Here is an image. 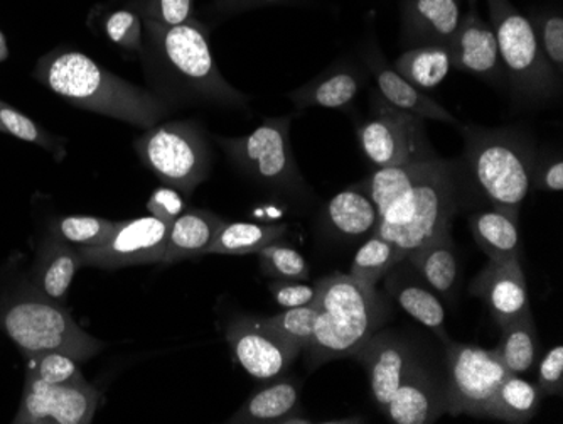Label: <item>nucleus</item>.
<instances>
[{"label":"nucleus","instance_id":"obj_26","mask_svg":"<svg viewBox=\"0 0 563 424\" xmlns=\"http://www.w3.org/2000/svg\"><path fill=\"white\" fill-rule=\"evenodd\" d=\"M407 261L433 293L444 297L445 302L454 300L459 265L451 230L423 243L417 251L410 252Z\"/></svg>","mask_w":563,"mask_h":424},{"label":"nucleus","instance_id":"obj_35","mask_svg":"<svg viewBox=\"0 0 563 424\" xmlns=\"http://www.w3.org/2000/svg\"><path fill=\"white\" fill-rule=\"evenodd\" d=\"M25 363V378L40 379L46 384L80 385L85 384L76 360L62 352L31 354Z\"/></svg>","mask_w":563,"mask_h":424},{"label":"nucleus","instance_id":"obj_8","mask_svg":"<svg viewBox=\"0 0 563 424\" xmlns=\"http://www.w3.org/2000/svg\"><path fill=\"white\" fill-rule=\"evenodd\" d=\"M135 153L164 185L192 195L211 170V151L205 129L195 120H170L145 129Z\"/></svg>","mask_w":563,"mask_h":424},{"label":"nucleus","instance_id":"obj_24","mask_svg":"<svg viewBox=\"0 0 563 424\" xmlns=\"http://www.w3.org/2000/svg\"><path fill=\"white\" fill-rule=\"evenodd\" d=\"M407 269L397 272L391 269L387 276L388 293L394 296L395 302L400 305L405 313L412 316L423 327L429 328L432 334L438 335L442 344L451 340L445 323V309L442 306L438 294L433 293L417 274L416 269L405 259Z\"/></svg>","mask_w":563,"mask_h":424},{"label":"nucleus","instance_id":"obj_44","mask_svg":"<svg viewBox=\"0 0 563 424\" xmlns=\"http://www.w3.org/2000/svg\"><path fill=\"white\" fill-rule=\"evenodd\" d=\"M539 385L540 391L545 395H562L563 394V347L550 348L549 352L539 360Z\"/></svg>","mask_w":563,"mask_h":424},{"label":"nucleus","instance_id":"obj_31","mask_svg":"<svg viewBox=\"0 0 563 424\" xmlns=\"http://www.w3.org/2000/svg\"><path fill=\"white\" fill-rule=\"evenodd\" d=\"M286 230V224L258 226L246 221H223L207 254H257L268 243L277 242Z\"/></svg>","mask_w":563,"mask_h":424},{"label":"nucleus","instance_id":"obj_20","mask_svg":"<svg viewBox=\"0 0 563 424\" xmlns=\"http://www.w3.org/2000/svg\"><path fill=\"white\" fill-rule=\"evenodd\" d=\"M363 62L366 68L375 78L379 97L390 106L422 119L438 120V122L457 126L459 120L448 109L435 102L433 98L427 97L422 90L408 84L401 75L395 72L394 66L387 62L376 41H368L363 50Z\"/></svg>","mask_w":563,"mask_h":424},{"label":"nucleus","instance_id":"obj_17","mask_svg":"<svg viewBox=\"0 0 563 424\" xmlns=\"http://www.w3.org/2000/svg\"><path fill=\"white\" fill-rule=\"evenodd\" d=\"M445 411V373L441 376L419 359L408 370L383 414L395 424H429Z\"/></svg>","mask_w":563,"mask_h":424},{"label":"nucleus","instance_id":"obj_6","mask_svg":"<svg viewBox=\"0 0 563 424\" xmlns=\"http://www.w3.org/2000/svg\"><path fill=\"white\" fill-rule=\"evenodd\" d=\"M0 327L24 356L62 352L76 362H85L106 347L87 334L62 303L51 302L33 290L4 303L0 308Z\"/></svg>","mask_w":563,"mask_h":424},{"label":"nucleus","instance_id":"obj_29","mask_svg":"<svg viewBox=\"0 0 563 424\" xmlns=\"http://www.w3.org/2000/svg\"><path fill=\"white\" fill-rule=\"evenodd\" d=\"M493 352L508 373L523 376L537 367L542 354V345H540L539 331L534 327L531 309L501 328V340L498 347L493 348Z\"/></svg>","mask_w":563,"mask_h":424},{"label":"nucleus","instance_id":"obj_41","mask_svg":"<svg viewBox=\"0 0 563 424\" xmlns=\"http://www.w3.org/2000/svg\"><path fill=\"white\" fill-rule=\"evenodd\" d=\"M126 6L144 21L163 26H177L195 18V0H131Z\"/></svg>","mask_w":563,"mask_h":424},{"label":"nucleus","instance_id":"obj_48","mask_svg":"<svg viewBox=\"0 0 563 424\" xmlns=\"http://www.w3.org/2000/svg\"><path fill=\"white\" fill-rule=\"evenodd\" d=\"M464 2H467V4H470L471 8H474V6H477V2H479V0H464Z\"/></svg>","mask_w":563,"mask_h":424},{"label":"nucleus","instance_id":"obj_30","mask_svg":"<svg viewBox=\"0 0 563 424\" xmlns=\"http://www.w3.org/2000/svg\"><path fill=\"white\" fill-rule=\"evenodd\" d=\"M543 395L539 385L517 373H508L493 395L488 417L505 423H528L539 413Z\"/></svg>","mask_w":563,"mask_h":424},{"label":"nucleus","instance_id":"obj_23","mask_svg":"<svg viewBox=\"0 0 563 424\" xmlns=\"http://www.w3.org/2000/svg\"><path fill=\"white\" fill-rule=\"evenodd\" d=\"M321 218L325 230L343 240L368 239L379 224L378 207L363 182L332 196Z\"/></svg>","mask_w":563,"mask_h":424},{"label":"nucleus","instance_id":"obj_12","mask_svg":"<svg viewBox=\"0 0 563 424\" xmlns=\"http://www.w3.org/2000/svg\"><path fill=\"white\" fill-rule=\"evenodd\" d=\"M170 224L159 218L141 217L119 221L109 239L91 247H78L84 265L107 271L129 265L157 264L166 251Z\"/></svg>","mask_w":563,"mask_h":424},{"label":"nucleus","instance_id":"obj_32","mask_svg":"<svg viewBox=\"0 0 563 424\" xmlns=\"http://www.w3.org/2000/svg\"><path fill=\"white\" fill-rule=\"evenodd\" d=\"M451 68V55L445 46L410 47L394 63L395 72L419 90L438 88Z\"/></svg>","mask_w":563,"mask_h":424},{"label":"nucleus","instance_id":"obj_21","mask_svg":"<svg viewBox=\"0 0 563 424\" xmlns=\"http://www.w3.org/2000/svg\"><path fill=\"white\" fill-rule=\"evenodd\" d=\"M366 84L365 73L350 59H341L329 66L314 80L289 95L296 110L319 109L347 110Z\"/></svg>","mask_w":563,"mask_h":424},{"label":"nucleus","instance_id":"obj_2","mask_svg":"<svg viewBox=\"0 0 563 424\" xmlns=\"http://www.w3.org/2000/svg\"><path fill=\"white\" fill-rule=\"evenodd\" d=\"M142 22L145 72L166 102L246 109L249 95L224 80L211 52L210 31L201 21L192 18L177 26Z\"/></svg>","mask_w":563,"mask_h":424},{"label":"nucleus","instance_id":"obj_18","mask_svg":"<svg viewBox=\"0 0 563 424\" xmlns=\"http://www.w3.org/2000/svg\"><path fill=\"white\" fill-rule=\"evenodd\" d=\"M495 318L499 328L530 309L527 278L520 259L489 261L470 287Z\"/></svg>","mask_w":563,"mask_h":424},{"label":"nucleus","instance_id":"obj_46","mask_svg":"<svg viewBox=\"0 0 563 424\" xmlns=\"http://www.w3.org/2000/svg\"><path fill=\"white\" fill-rule=\"evenodd\" d=\"M290 2H296V0H214L207 12L211 18L224 19L242 14V12L253 11V9L290 4Z\"/></svg>","mask_w":563,"mask_h":424},{"label":"nucleus","instance_id":"obj_1","mask_svg":"<svg viewBox=\"0 0 563 424\" xmlns=\"http://www.w3.org/2000/svg\"><path fill=\"white\" fill-rule=\"evenodd\" d=\"M363 183L378 207L376 233L405 256L451 230L467 186L461 161L441 157L373 170Z\"/></svg>","mask_w":563,"mask_h":424},{"label":"nucleus","instance_id":"obj_36","mask_svg":"<svg viewBox=\"0 0 563 424\" xmlns=\"http://www.w3.org/2000/svg\"><path fill=\"white\" fill-rule=\"evenodd\" d=\"M547 62L563 77V15L555 8H533L528 14Z\"/></svg>","mask_w":563,"mask_h":424},{"label":"nucleus","instance_id":"obj_10","mask_svg":"<svg viewBox=\"0 0 563 424\" xmlns=\"http://www.w3.org/2000/svg\"><path fill=\"white\" fill-rule=\"evenodd\" d=\"M356 138L363 156L375 170L439 157L422 117L390 106L379 94L372 95L368 117L357 122Z\"/></svg>","mask_w":563,"mask_h":424},{"label":"nucleus","instance_id":"obj_28","mask_svg":"<svg viewBox=\"0 0 563 424\" xmlns=\"http://www.w3.org/2000/svg\"><path fill=\"white\" fill-rule=\"evenodd\" d=\"M470 229L481 251L489 261L520 259L521 246L518 233V215L492 208L470 217Z\"/></svg>","mask_w":563,"mask_h":424},{"label":"nucleus","instance_id":"obj_9","mask_svg":"<svg viewBox=\"0 0 563 424\" xmlns=\"http://www.w3.org/2000/svg\"><path fill=\"white\" fill-rule=\"evenodd\" d=\"M290 116L272 117L250 134L217 135L214 141L246 178L287 195H306L309 189L290 148Z\"/></svg>","mask_w":563,"mask_h":424},{"label":"nucleus","instance_id":"obj_47","mask_svg":"<svg viewBox=\"0 0 563 424\" xmlns=\"http://www.w3.org/2000/svg\"><path fill=\"white\" fill-rule=\"evenodd\" d=\"M9 58L8 41H5L4 33L0 31V62H5Z\"/></svg>","mask_w":563,"mask_h":424},{"label":"nucleus","instance_id":"obj_19","mask_svg":"<svg viewBox=\"0 0 563 424\" xmlns=\"http://www.w3.org/2000/svg\"><path fill=\"white\" fill-rule=\"evenodd\" d=\"M461 19V0H400L401 41L408 47H448Z\"/></svg>","mask_w":563,"mask_h":424},{"label":"nucleus","instance_id":"obj_49","mask_svg":"<svg viewBox=\"0 0 563 424\" xmlns=\"http://www.w3.org/2000/svg\"><path fill=\"white\" fill-rule=\"evenodd\" d=\"M0 132H4V129H2V126H0Z\"/></svg>","mask_w":563,"mask_h":424},{"label":"nucleus","instance_id":"obj_38","mask_svg":"<svg viewBox=\"0 0 563 424\" xmlns=\"http://www.w3.org/2000/svg\"><path fill=\"white\" fill-rule=\"evenodd\" d=\"M318 315V306L312 303V305L297 306V308H286L278 315L267 316L265 322L282 337L292 341L302 352H306L314 338Z\"/></svg>","mask_w":563,"mask_h":424},{"label":"nucleus","instance_id":"obj_25","mask_svg":"<svg viewBox=\"0 0 563 424\" xmlns=\"http://www.w3.org/2000/svg\"><path fill=\"white\" fill-rule=\"evenodd\" d=\"M223 218L210 210L188 208L170 224L163 264H176L207 256Z\"/></svg>","mask_w":563,"mask_h":424},{"label":"nucleus","instance_id":"obj_39","mask_svg":"<svg viewBox=\"0 0 563 424\" xmlns=\"http://www.w3.org/2000/svg\"><path fill=\"white\" fill-rule=\"evenodd\" d=\"M264 276L274 280H309V265L299 251L286 243L272 242L257 252Z\"/></svg>","mask_w":563,"mask_h":424},{"label":"nucleus","instance_id":"obj_37","mask_svg":"<svg viewBox=\"0 0 563 424\" xmlns=\"http://www.w3.org/2000/svg\"><path fill=\"white\" fill-rule=\"evenodd\" d=\"M101 31L107 40L125 52L142 55L144 50V22L134 9L120 8L109 11L101 19Z\"/></svg>","mask_w":563,"mask_h":424},{"label":"nucleus","instance_id":"obj_16","mask_svg":"<svg viewBox=\"0 0 563 424\" xmlns=\"http://www.w3.org/2000/svg\"><path fill=\"white\" fill-rule=\"evenodd\" d=\"M451 63L459 72L470 73L493 85L506 81L498 41L492 24L484 21L476 6L463 14L448 46Z\"/></svg>","mask_w":563,"mask_h":424},{"label":"nucleus","instance_id":"obj_33","mask_svg":"<svg viewBox=\"0 0 563 424\" xmlns=\"http://www.w3.org/2000/svg\"><path fill=\"white\" fill-rule=\"evenodd\" d=\"M405 259L407 256L400 247L375 232L357 249L351 262L350 276L365 286L376 287V284Z\"/></svg>","mask_w":563,"mask_h":424},{"label":"nucleus","instance_id":"obj_7","mask_svg":"<svg viewBox=\"0 0 563 424\" xmlns=\"http://www.w3.org/2000/svg\"><path fill=\"white\" fill-rule=\"evenodd\" d=\"M488 12L506 81L515 98L528 106H539L559 97L562 78L547 62L528 15L509 0H488Z\"/></svg>","mask_w":563,"mask_h":424},{"label":"nucleus","instance_id":"obj_40","mask_svg":"<svg viewBox=\"0 0 563 424\" xmlns=\"http://www.w3.org/2000/svg\"><path fill=\"white\" fill-rule=\"evenodd\" d=\"M0 126L4 129V134L14 135L21 141L33 142V144L47 149L49 153L62 151L58 141L53 135L47 134L34 120L2 100H0Z\"/></svg>","mask_w":563,"mask_h":424},{"label":"nucleus","instance_id":"obj_27","mask_svg":"<svg viewBox=\"0 0 563 424\" xmlns=\"http://www.w3.org/2000/svg\"><path fill=\"white\" fill-rule=\"evenodd\" d=\"M300 407V382L277 378L261 391L253 392L228 423H280Z\"/></svg>","mask_w":563,"mask_h":424},{"label":"nucleus","instance_id":"obj_43","mask_svg":"<svg viewBox=\"0 0 563 424\" xmlns=\"http://www.w3.org/2000/svg\"><path fill=\"white\" fill-rule=\"evenodd\" d=\"M531 188L542 192H562L563 189V161L560 153H550L534 157L531 171Z\"/></svg>","mask_w":563,"mask_h":424},{"label":"nucleus","instance_id":"obj_4","mask_svg":"<svg viewBox=\"0 0 563 424\" xmlns=\"http://www.w3.org/2000/svg\"><path fill=\"white\" fill-rule=\"evenodd\" d=\"M464 138L463 164L467 186L493 208L518 215L531 189L533 142L514 128L489 129L459 122Z\"/></svg>","mask_w":563,"mask_h":424},{"label":"nucleus","instance_id":"obj_22","mask_svg":"<svg viewBox=\"0 0 563 424\" xmlns=\"http://www.w3.org/2000/svg\"><path fill=\"white\" fill-rule=\"evenodd\" d=\"M84 268L78 247L47 232L37 247L36 261L31 269V290L51 302H65L76 272Z\"/></svg>","mask_w":563,"mask_h":424},{"label":"nucleus","instance_id":"obj_5","mask_svg":"<svg viewBox=\"0 0 563 424\" xmlns=\"http://www.w3.org/2000/svg\"><path fill=\"white\" fill-rule=\"evenodd\" d=\"M319 315L314 338L307 348L311 369L329 360L346 359L369 340L379 325L375 287L357 283L350 274H332L316 283Z\"/></svg>","mask_w":563,"mask_h":424},{"label":"nucleus","instance_id":"obj_34","mask_svg":"<svg viewBox=\"0 0 563 424\" xmlns=\"http://www.w3.org/2000/svg\"><path fill=\"white\" fill-rule=\"evenodd\" d=\"M119 221L91 215H66L51 221L49 233L75 247L98 246L109 239Z\"/></svg>","mask_w":563,"mask_h":424},{"label":"nucleus","instance_id":"obj_42","mask_svg":"<svg viewBox=\"0 0 563 424\" xmlns=\"http://www.w3.org/2000/svg\"><path fill=\"white\" fill-rule=\"evenodd\" d=\"M275 303L282 308H297V306L312 305L318 297V286L303 284L297 280H275L268 284Z\"/></svg>","mask_w":563,"mask_h":424},{"label":"nucleus","instance_id":"obj_11","mask_svg":"<svg viewBox=\"0 0 563 424\" xmlns=\"http://www.w3.org/2000/svg\"><path fill=\"white\" fill-rule=\"evenodd\" d=\"M445 347V399L452 416L488 417L496 389L508 376L493 350L448 340Z\"/></svg>","mask_w":563,"mask_h":424},{"label":"nucleus","instance_id":"obj_13","mask_svg":"<svg viewBox=\"0 0 563 424\" xmlns=\"http://www.w3.org/2000/svg\"><path fill=\"white\" fill-rule=\"evenodd\" d=\"M236 362L257 381L282 378L302 350L261 316H236L224 330Z\"/></svg>","mask_w":563,"mask_h":424},{"label":"nucleus","instance_id":"obj_14","mask_svg":"<svg viewBox=\"0 0 563 424\" xmlns=\"http://www.w3.org/2000/svg\"><path fill=\"white\" fill-rule=\"evenodd\" d=\"M100 394L93 385H55L25 378L15 424H88L97 413Z\"/></svg>","mask_w":563,"mask_h":424},{"label":"nucleus","instance_id":"obj_3","mask_svg":"<svg viewBox=\"0 0 563 424\" xmlns=\"http://www.w3.org/2000/svg\"><path fill=\"white\" fill-rule=\"evenodd\" d=\"M34 78L78 109L112 117L135 128L151 129L174 109L159 95L117 77L75 50H56L44 55L34 68Z\"/></svg>","mask_w":563,"mask_h":424},{"label":"nucleus","instance_id":"obj_15","mask_svg":"<svg viewBox=\"0 0 563 424\" xmlns=\"http://www.w3.org/2000/svg\"><path fill=\"white\" fill-rule=\"evenodd\" d=\"M353 359L365 367L373 401L379 410L385 411L408 370L419 360V354L401 335L378 330L354 354Z\"/></svg>","mask_w":563,"mask_h":424},{"label":"nucleus","instance_id":"obj_45","mask_svg":"<svg viewBox=\"0 0 563 424\" xmlns=\"http://www.w3.org/2000/svg\"><path fill=\"white\" fill-rule=\"evenodd\" d=\"M147 208L148 215H152V217L173 224L179 215L188 210V205H186V199L183 198L179 189L166 185L152 193Z\"/></svg>","mask_w":563,"mask_h":424}]
</instances>
